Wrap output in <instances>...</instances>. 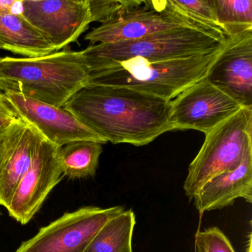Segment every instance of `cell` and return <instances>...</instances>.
Segmentation results:
<instances>
[{
	"mask_svg": "<svg viewBox=\"0 0 252 252\" xmlns=\"http://www.w3.org/2000/svg\"><path fill=\"white\" fill-rule=\"evenodd\" d=\"M64 108L113 144L147 145L172 130L170 101L130 88L88 85Z\"/></svg>",
	"mask_w": 252,
	"mask_h": 252,
	"instance_id": "obj_1",
	"label": "cell"
},
{
	"mask_svg": "<svg viewBox=\"0 0 252 252\" xmlns=\"http://www.w3.org/2000/svg\"><path fill=\"white\" fill-rule=\"evenodd\" d=\"M82 51H63L35 58L0 57V91L57 107L88 85Z\"/></svg>",
	"mask_w": 252,
	"mask_h": 252,
	"instance_id": "obj_2",
	"label": "cell"
},
{
	"mask_svg": "<svg viewBox=\"0 0 252 252\" xmlns=\"http://www.w3.org/2000/svg\"><path fill=\"white\" fill-rule=\"evenodd\" d=\"M223 45L209 54L181 60L152 63L135 57L101 63L89 67L87 86L130 88L171 101L206 78Z\"/></svg>",
	"mask_w": 252,
	"mask_h": 252,
	"instance_id": "obj_3",
	"label": "cell"
},
{
	"mask_svg": "<svg viewBox=\"0 0 252 252\" xmlns=\"http://www.w3.org/2000/svg\"><path fill=\"white\" fill-rule=\"evenodd\" d=\"M226 36L191 27H181L116 43L97 44L82 51L88 68L109 62L140 57L149 62L181 60L213 52Z\"/></svg>",
	"mask_w": 252,
	"mask_h": 252,
	"instance_id": "obj_4",
	"label": "cell"
},
{
	"mask_svg": "<svg viewBox=\"0 0 252 252\" xmlns=\"http://www.w3.org/2000/svg\"><path fill=\"white\" fill-rule=\"evenodd\" d=\"M205 135L184 181V191L190 200L212 178L241 164L246 150L252 146V108L241 107Z\"/></svg>",
	"mask_w": 252,
	"mask_h": 252,
	"instance_id": "obj_5",
	"label": "cell"
},
{
	"mask_svg": "<svg viewBox=\"0 0 252 252\" xmlns=\"http://www.w3.org/2000/svg\"><path fill=\"white\" fill-rule=\"evenodd\" d=\"M181 27L223 33L180 14L169 0L141 1L140 5L126 10L115 20L94 29L85 36V39L92 43H116Z\"/></svg>",
	"mask_w": 252,
	"mask_h": 252,
	"instance_id": "obj_6",
	"label": "cell"
},
{
	"mask_svg": "<svg viewBox=\"0 0 252 252\" xmlns=\"http://www.w3.org/2000/svg\"><path fill=\"white\" fill-rule=\"evenodd\" d=\"M125 210L122 206H91L67 212L23 242L16 252H84L100 230Z\"/></svg>",
	"mask_w": 252,
	"mask_h": 252,
	"instance_id": "obj_7",
	"label": "cell"
},
{
	"mask_svg": "<svg viewBox=\"0 0 252 252\" xmlns=\"http://www.w3.org/2000/svg\"><path fill=\"white\" fill-rule=\"evenodd\" d=\"M21 15L58 52L92 23L88 0H22Z\"/></svg>",
	"mask_w": 252,
	"mask_h": 252,
	"instance_id": "obj_8",
	"label": "cell"
},
{
	"mask_svg": "<svg viewBox=\"0 0 252 252\" xmlns=\"http://www.w3.org/2000/svg\"><path fill=\"white\" fill-rule=\"evenodd\" d=\"M174 129H194L206 134L235 114L241 106L206 79L170 101Z\"/></svg>",
	"mask_w": 252,
	"mask_h": 252,
	"instance_id": "obj_9",
	"label": "cell"
},
{
	"mask_svg": "<svg viewBox=\"0 0 252 252\" xmlns=\"http://www.w3.org/2000/svg\"><path fill=\"white\" fill-rule=\"evenodd\" d=\"M60 148L43 139L32 163L13 193L7 210L11 218L26 225L39 212L53 189L61 181Z\"/></svg>",
	"mask_w": 252,
	"mask_h": 252,
	"instance_id": "obj_10",
	"label": "cell"
},
{
	"mask_svg": "<svg viewBox=\"0 0 252 252\" xmlns=\"http://www.w3.org/2000/svg\"><path fill=\"white\" fill-rule=\"evenodd\" d=\"M4 94L18 117L59 148L77 141L107 143L64 107L50 105L14 93Z\"/></svg>",
	"mask_w": 252,
	"mask_h": 252,
	"instance_id": "obj_11",
	"label": "cell"
},
{
	"mask_svg": "<svg viewBox=\"0 0 252 252\" xmlns=\"http://www.w3.org/2000/svg\"><path fill=\"white\" fill-rule=\"evenodd\" d=\"M205 79L241 107L252 108V30L226 36Z\"/></svg>",
	"mask_w": 252,
	"mask_h": 252,
	"instance_id": "obj_12",
	"label": "cell"
},
{
	"mask_svg": "<svg viewBox=\"0 0 252 252\" xmlns=\"http://www.w3.org/2000/svg\"><path fill=\"white\" fill-rule=\"evenodd\" d=\"M43 137L19 118L0 130V206L7 208Z\"/></svg>",
	"mask_w": 252,
	"mask_h": 252,
	"instance_id": "obj_13",
	"label": "cell"
},
{
	"mask_svg": "<svg viewBox=\"0 0 252 252\" xmlns=\"http://www.w3.org/2000/svg\"><path fill=\"white\" fill-rule=\"evenodd\" d=\"M252 202V146L246 150L241 164L206 183L193 197L200 215L231 206L237 199Z\"/></svg>",
	"mask_w": 252,
	"mask_h": 252,
	"instance_id": "obj_14",
	"label": "cell"
},
{
	"mask_svg": "<svg viewBox=\"0 0 252 252\" xmlns=\"http://www.w3.org/2000/svg\"><path fill=\"white\" fill-rule=\"evenodd\" d=\"M0 50L26 58L57 52L54 47L21 14H0Z\"/></svg>",
	"mask_w": 252,
	"mask_h": 252,
	"instance_id": "obj_15",
	"label": "cell"
},
{
	"mask_svg": "<svg viewBox=\"0 0 252 252\" xmlns=\"http://www.w3.org/2000/svg\"><path fill=\"white\" fill-rule=\"evenodd\" d=\"M102 150V144L95 141H73L61 147L59 158L63 175L70 179L94 176Z\"/></svg>",
	"mask_w": 252,
	"mask_h": 252,
	"instance_id": "obj_16",
	"label": "cell"
},
{
	"mask_svg": "<svg viewBox=\"0 0 252 252\" xmlns=\"http://www.w3.org/2000/svg\"><path fill=\"white\" fill-rule=\"evenodd\" d=\"M135 222L133 211H124L100 230L84 252H132Z\"/></svg>",
	"mask_w": 252,
	"mask_h": 252,
	"instance_id": "obj_17",
	"label": "cell"
},
{
	"mask_svg": "<svg viewBox=\"0 0 252 252\" xmlns=\"http://www.w3.org/2000/svg\"><path fill=\"white\" fill-rule=\"evenodd\" d=\"M218 26L226 36L252 30V0H214Z\"/></svg>",
	"mask_w": 252,
	"mask_h": 252,
	"instance_id": "obj_18",
	"label": "cell"
},
{
	"mask_svg": "<svg viewBox=\"0 0 252 252\" xmlns=\"http://www.w3.org/2000/svg\"><path fill=\"white\" fill-rule=\"evenodd\" d=\"M169 2L182 15L222 31L215 17L214 0H169Z\"/></svg>",
	"mask_w": 252,
	"mask_h": 252,
	"instance_id": "obj_19",
	"label": "cell"
},
{
	"mask_svg": "<svg viewBox=\"0 0 252 252\" xmlns=\"http://www.w3.org/2000/svg\"><path fill=\"white\" fill-rule=\"evenodd\" d=\"M91 20L101 24L109 23L123 14L126 10L141 3L135 0H88Z\"/></svg>",
	"mask_w": 252,
	"mask_h": 252,
	"instance_id": "obj_20",
	"label": "cell"
},
{
	"mask_svg": "<svg viewBox=\"0 0 252 252\" xmlns=\"http://www.w3.org/2000/svg\"><path fill=\"white\" fill-rule=\"evenodd\" d=\"M195 247L197 252H235L229 240L218 227L197 232Z\"/></svg>",
	"mask_w": 252,
	"mask_h": 252,
	"instance_id": "obj_21",
	"label": "cell"
},
{
	"mask_svg": "<svg viewBox=\"0 0 252 252\" xmlns=\"http://www.w3.org/2000/svg\"><path fill=\"white\" fill-rule=\"evenodd\" d=\"M18 119V116L8 102L5 94L0 91V130L9 126Z\"/></svg>",
	"mask_w": 252,
	"mask_h": 252,
	"instance_id": "obj_22",
	"label": "cell"
},
{
	"mask_svg": "<svg viewBox=\"0 0 252 252\" xmlns=\"http://www.w3.org/2000/svg\"><path fill=\"white\" fill-rule=\"evenodd\" d=\"M22 0L15 1H2L0 0V14L11 13L14 14H21Z\"/></svg>",
	"mask_w": 252,
	"mask_h": 252,
	"instance_id": "obj_23",
	"label": "cell"
}]
</instances>
